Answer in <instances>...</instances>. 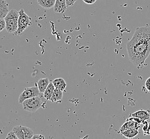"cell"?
<instances>
[{
    "instance_id": "cell-1",
    "label": "cell",
    "mask_w": 150,
    "mask_h": 139,
    "mask_svg": "<svg viewBox=\"0 0 150 139\" xmlns=\"http://www.w3.org/2000/svg\"><path fill=\"white\" fill-rule=\"evenodd\" d=\"M126 48L130 62L136 67L142 66L150 54V26L137 28Z\"/></svg>"
},
{
    "instance_id": "cell-2",
    "label": "cell",
    "mask_w": 150,
    "mask_h": 139,
    "mask_svg": "<svg viewBox=\"0 0 150 139\" xmlns=\"http://www.w3.org/2000/svg\"><path fill=\"white\" fill-rule=\"evenodd\" d=\"M19 11L15 9L10 10L4 19L6 22V30L9 33H15L18 29Z\"/></svg>"
},
{
    "instance_id": "cell-3",
    "label": "cell",
    "mask_w": 150,
    "mask_h": 139,
    "mask_svg": "<svg viewBox=\"0 0 150 139\" xmlns=\"http://www.w3.org/2000/svg\"><path fill=\"white\" fill-rule=\"evenodd\" d=\"M32 25V18L26 14L23 9H20L18 19V29L15 32V35H20Z\"/></svg>"
},
{
    "instance_id": "cell-4",
    "label": "cell",
    "mask_w": 150,
    "mask_h": 139,
    "mask_svg": "<svg viewBox=\"0 0 150 139\" xmlns=\"http://www.w3.org/2000/svg\"><path fill=\"white\" fill-rule=\"evenodd\" d=\"M42 100L39 96L27 99L22 103L24 110L30 112H35L42 106Z\"/></svg>"
},
{
    "instance_id": "cell-5",
    "label": "cell",
    "mask_w": 150,
    "mask_h": 139,
    "mask_svg": "<svg viewBox=\"0 0 150 139\" xmlns=\"http://www.w3.org/2000/svg\"><path fill=\"white\" fill-rule=\"evenodd\" d=\"M12 130L18 137V139H33L34 134L32 129L25 126H16L13 128Z\"/></svg>"
},
{
    "instance_id": "cell-6",
    "label": "cell",
    "mask_w": 150,
    "mask_h": 139,
    "mask_svg": "<svg viewBox=\"0 0 150 139\" xmlns=\"http://www.w3.org/2000/svg\"><path fill=\"white\" fill-rule=\"evenodd\" d=\"M40 92L38 86H35L33 87H27L25 89L23 92L20 94L18 99L19 103L22 104L24 101L27 99H30L34 97L39 96Z\"/></svg>"
},
{
    "instance_id": "cell-7",
    "label": "cell",
    "mask_w": 150,
    "mask_h": 139,
    "mask_svg": "<svg viewBox=\"0 0 150 139\" xmlns=\"http://www.w3.org/2000/svg\"><path fill=\"white\" fill-rule=\"evenodd\" d=\"M141 119H139L138 118L132 117L128 118V120L126 123H125L124 125L122 126L120 130L121 132H124L125 130H130L132 128H137L139 129L140 128V125L141 123Z\"/></svg>"
},
{
    "instance_id": "cell-8",
    "label": "cell",
    "mask_w": 150,
    "mask_h": 139,
    "mask_svg": "<svg viewBox=\"0 0 150 139\" xmlns=\"http://www.w3.org/2000/svg\"><path fill=\"white\" fill-rule=\"evenodd\" d=\"M67 8L66 0H56L53 10L56 13L63 14L66 11Z\"/></svg>"
},
{
    "instance_id": "cell-9",
    "label": "cell",
    "mask_w": 150,
    "mask_h": 139,
    "mask_svg": "<svg viewBox=\"0 0 150 139\" xmlns=\"http://www.w3.org/2000/svg\"><path fill=\"white\" fill-rule=\"evenodd\" d=\"M9 11L8 3L6 0H0V18H4Z\"/></svg>"
},
{
    "instance_id": "cell-10",
    "label": "cell",
    "mask_w": 150,
    "mask_h": 139,
    "mask_svg": "<svg viewBox=\"0 0 150 139\" xmlns=\"http://www.w3.org/2000/svg\"><path fill=\"white\" fill-rule=\"evenodd\" d=\"M131 117L138 118L141 119L143 121L147 120L150 118V115L147 111L144 110H140L137 111L134 113L131 114Z\"/></svg>"
},
{
    "instance_id": "cell-11",
    "label": "cell",
    "mask_w": 150,
    "mask_h": 139,
    "mask_svg": "<svg viewBox=\"0 0 150 139\" xmlns=\"http://www.w3.org/2000/svg\"><path fill=\"white\" fill-rule=\"evenodd\" d=\"M55 88L64 91L66 90L67 87V82L66 80L62 78H58L54 79L52 82Z\"/></svg>"
},
{
    "instance_id": "cell-12",
    "label": "cell",
    "mask_w": 150,
    "mask_h": 139,
    "mask_svg": "<svg viewBox=\"0 0 150 139\" xmlns=\"http://www.w3.org/2000/svg\"><path fill=\"white\" fill-rule=\"evenodd\" d=\"M56 0H38V4L44 9H51L54 8Z\"/></svg>"
},
{
    "instance_id": "cell-13",
    "label": "cell",
    "mask_w": 150,
    "mask_h": 139,
    "mask_svg": "<svg viewBox=\"0 0 150 139\" xmlns=\"http://www.w3.org/2000/svg\"><path fill=\"white\" fill-rule=\"evenodd\" d=\"M49 79L47 78H41L38 81L37 86H38V90H40V93H44L45 90H46V88L49 85Z\"/></svg>"
},
{
    "instance_id": "cell-14",
    "label": "cell",
    "mask_w": 150,
    "mask_h": 139,
    "mask_svg": "<svg viewBox=\"0 0 150 139\" xmlns=\"http://www.w3.org/2000/svg\"><path fill=\"white\" fill-rule=\"evenodd\" d=\"M63 98V91L55 88L52 94L51 101L52 102H60L62 101Z\"/></svg>"
},
{
    "instance_id": "cell-15",
    "label": "cell",
    "mask_w": 150,
    "mask_h": 139,
    "mask_svg": "<svg viewBox=\"0 0 150 139\" xmlns=\"http://www.w3.org/2000/svg\"><path fill=\"white\" fill-rule=\"evenodd\" d=\"M55 89L54 85L53 83H50L49 86L46 88V90H45L44 94V97L46 99L47 101H50L52 94L53 93L54 90Z\"/></svg>"
},
{
    "instance_id": "cell-16",
    "label": "cell",
    "mask_w": 150,
    "mask_h": 139,
    "mask_svg": "<svg viewBox=\"0 0 150 139\" xmlns=\"http://www.w3.org/2000/svg\"><path fill=\"white\" fill-rule=\"evenodd\" d=\"M139 129L137 128H132L130 130H125L124 132H121V134L126 138L129 139H132L135 138L139 134Z\"/></svg>"
},
{
    "instance_id": "cell-17",
    "label": "cell",
    "mask_w": 150,
    "mask_h": 139,
    "mask_svg": "<svg viewBox=\"0 0 150 139\" xmlns=\"http://www.w3.org/2000/svg\"><path fill=\"white\" fill-rule=\"evenodd\" d=\"M6 139H18V137L16 135V134H15V132L12 130L11 132H10L8 134L7 136L6 137Z\"/></svg>"
},
{
    "instance_id": "cell-18",
    "label": "cell",
    "mask_w": 150,
    "mask_h": 139,
    "mask_svg": "<svg viewBox=\"0 0 150 139\" xmlns=\"http://www.w3.org/2000/svg\"><path fill=\"white\" fill-rule=\"evenodd\" d=\"M6 29V22L4 18H0V31Z\"/></svg>"
},
{
    "instance_id": "cell-19",
    "label": "cell",
    "mask_w": 150,
    "mask_h": 139,
    "mask_svg": "<svg viewBox=\"0 0 150 139\" xmlns=\"http://www.w3.org/2000/svg\"><path fill=\"white\" fill-rule=\"evenodd\" d=\"M66 1L67 6L68 8L69 6H74L77 0H66Z\"/></svg>"
},
{
    "instance_id": "cell-20",
    "label": "cell",
    "mask_w": 150,
    "mask_h": 139,
    "mask_svg": "<svg viewBox=\"0 0 150 139\" xmlns=\"http://www.w3.org/2000/svg\"><path fill=\"white\" fill-rule=\"evenodd\" d=\"M145 87L146 90L150 93V77L147 79L145 81Z\"/></svg>"
},
{
    "instance_id": "cell-21",
    "label": "cell",
    "mask_w": 150,
    "mask_h": 139,
    "mask_svg": "<svg viewBox=\"0 0 150 139\" xmlns=\"http://www.w3.org/2000/svg\"><path fill=\"white\" fill-rule=\"evenodd\" d=\"M84 3L87 4H93L95 3L96 0H83Z\"/></svg>"
},
{
    "instance_id": "cell-22",
    "label": "cell",
    "mask_w": 150,
    "mask_h": 139,
    "mask_svg": "<svg viewBox=\"0 0 150 139\" xmlns=\"http://www.w3.org/2000/svg\"><path fill=\"white\" fill-rule=\"evenodd\" d=\"M45 136L41 134L34 135L33 137V139H45Z\"/></svg>"
}]
</instances>
